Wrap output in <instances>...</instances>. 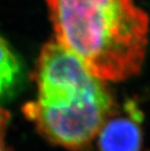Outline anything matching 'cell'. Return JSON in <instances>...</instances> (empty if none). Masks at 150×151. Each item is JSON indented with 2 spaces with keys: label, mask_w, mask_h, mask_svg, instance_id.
<instances>
[{
  "label": "cell",
  "mask_w": 150,
  "mask_h": 151,
  "mask_svg": "<svg viewBox=\"0 0 150 151\" xmlns=\"http://www.w3.org/2000/svg\"><path fill=\"white\" fill-rule=\"evenodd\" d=\"M55 40L103 82H121L142 68L148 15L135 0H45Z\"/></svg>",
  "instance_id": "cell-1"
},
{
  "label": "cell",
  "mask_w": 150,
  "mask_h": 151,
  "mask_svg": "<svg viewBox=\"0 0 150 151\" xmlns=\"http://www.w3.org/2000/svg\"><path fill=\"white\" fill-rule=\"evenodd\" d=\"M34 78L38 91L35 101L60 116L103 120L116 108L106 83L91 74L56 40L43 46Z\"/></svg>",
  "instance_id": "cell-2"
},
{
  "label": "cell",
  "mask_w": 150,
  "mask_h": 151,
  "mask_svg": "<svg viewBox=\"0 0 150 151\" xmlns=\"http://www.w3.org/2000/svg\"><path fill=\"white\" fill-rule=\"evenodd\" d=\"M129 109L128 115H116L115 111L104 122L97 137L100 151H140L139 111L132 104Z\"/></svg>",
  "instance_id": "cell-3"
},
{
  "label": "cell",
  "mask_w": 150,
  "mask_h": 151,
  "mask_svg": "<svg viewBox=\"0 0 150 151\" xmlns=\"http://www.w3.org/2000/svg\"><path fill=\"white\" fill-rule=\"evenodd\" d=\"M24 77L22 60L7 41L0 36V104L19 92Z\"/></svg>",
  "instance_id": "cell-4"
},
{
  "label": "cell",
  "mask_w": 150,
  "mask_h": 151,
  "mask_svg": "<svg viewBox=\"0 0 150 151\" xmlns=\"http://www.w3.org/2000/svg\"><path fill=\"white\" fill-rule=\"evenodd\" d=\"M10 120V112L0 106V151H10L6 142V134Z\"/></svg>",
  "instance_id": "cell-5"
}]
</instances>
